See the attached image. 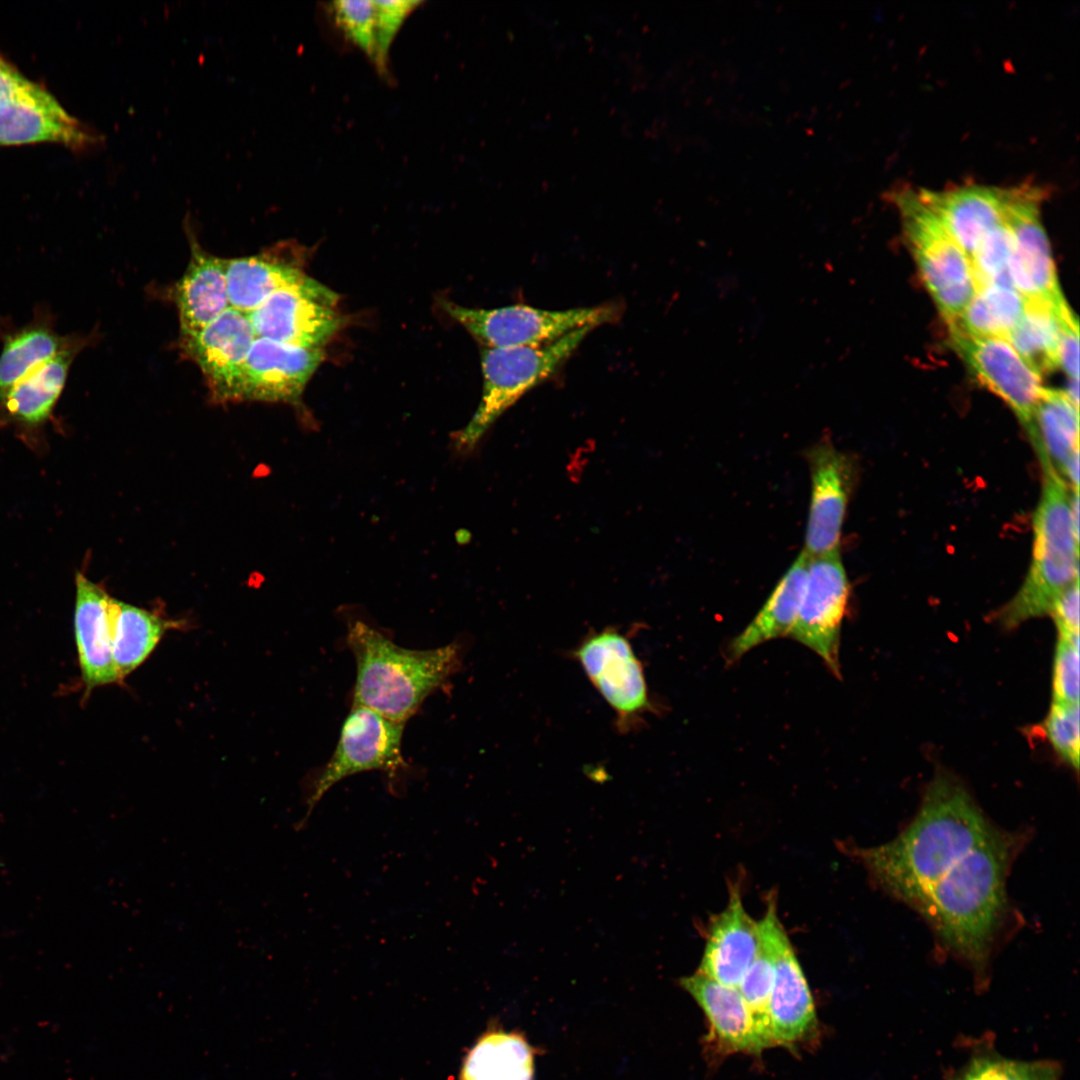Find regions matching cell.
Returning <instances> with one entry per match:
<instances>
[{"mask_svg":"<svg viewBox=\"0 0 1080 1080\" xmlns=\"http://www.w3.org/2000/svg\"><path fill=\"white\" fill-rule=\"evenodd\" d=\"M110 627L114 664L121 681L150 656L165 632L177 623L111 597Z\"/></svg>","mask_w":1080,"mask_h":1080,"instance_id":"obj_27","label":"cell"},{"mask_svg":"<svg viewBox=\"0 0 1080 1080\" xmlns=\"http://www.w3.org/2000/svg\"><path fill=\"white\" fill-rule=\"evenodd\" d=\"M72 340L62 337L48 319L33 320L9 333L0 352V401L22 379L62 351Z\"/></svg>","mask_w":1080,"mask_h":1080,"instance_id":"obj_30","label":"cell"},{"mask_svg":"<svg viewBox=\"0 0 1080 1080\" xmlns=\"http://www.w3.org/2000/svg\"><path fill=\"white\" fill-rule=\"evenodd\" d=\"M738 883L730 886L726 907L708 925L698 972L738 987L759 948L758 922L745 910Z\"/></svg>","mask_w":1080,"mask_h":1080,"instance_id":"obj_19","label":"cell"},{"mask_svg":"<svg viewBox=\"0 0 1080 1080\" xmlns=\"http://www.w3.org/2000/svg\"><path fill=\"white\" fill-rule=\"evenodd\" d=\"M951 344L975 377L1013 410L1029 434L1044 389L1041 376L1007 339L973 337L950 329Z\"/></svg>","mask_w":1080,"mask_h":1080,"instance_id":"obj_14","label":"cell"},{"mask_svg":"<svg viewBox=\"0 0 1080 1080\" xmlns=\"http://www.w3.org/2000/svg\"><path fill=\"white\" fill-rule=\"evenodd\" d=\"M420 1H374L376 11L377 64L385 71L389 50L406 18L421 4Z\"/></svg>","mask_w":1080,"mask_h":1080,"instance_id":"obj_39","label":"cell"},{"mask_svg":"<svg viewBox=\"0 0 1080 1080\" xmlns=\"http://www.w3.org/2000/svg\"><path fill=\"white\" fill-rule=\"evenodd\" d=\"M1079 636L1057 635L1052 666V702L1079 704Z\"/></svg>","mask_w":1080,"mask_h":1080,"instance_id":"obj_38","label":"cell"},{"mask_svg":"<svg viewBox=\"0 0 1080 1080\" xmlns=\"http://www.w3.org/2000/svg\"><path fill=\"white\" fill-rule=\"evenodd\" d=\"M444 310L486 348L537 347L570 332L615 321L614 304L567 310H545L528 305L476 309L444 301Z\"/></svg>","mask_w":1080,"mask_h":1080,"instance_id":"obj_7","label":"cell"},{"mask_svg":"<svg viewBox=\"0 0 1080 1080\" xmlns=\"http://www.w3.org/2000/svg\"><path fill=\"white\" fill-rule=\"evenodd\" d=\"M680 985L704 1011L713 1038L721 1048L734 1052L763 1049L738 988L723 985L698 971L681 978Z\"/></svg>","mask_w":1080,"mask_h":1080,"instance_id":"obj_23","label":"cell"},{"mask_svg":"<svg viewBox=\"0 0 1080 1080\" xmlns=\"http://www.w3.org/2000/svg\"><path fill=\"white\" fill-rule=\"evenodd\" d=\"M808 562L809 557L802 551L778 581L753 620L729 644L730 660H737L766 641L788 636L799 610Z\"/></svg>","mask_w":1080,"mask_h":1080,"instance_id":"obj_24","label":"cell"},{"mask_svg":"<svg viewBox=\"0 0 1080 1080\" xmlns=\"http://www.w3.org/2000/svg\"><path fill=\"white\" fill-rule=\"evenodd\" d=\"M849 593L839 549L809 557L799 610L788 634L815 652L837 678L841 677L840 634Z\"/></svg>","mask_w":1080,"mask_h":1080,"instance_id":"obj_11","label":"cell"},{"mask_svg":"<svg viewBox=\"0 0 1080 1080\" xmlns=\"http://www.w3.org/2000/svg\"><path fill=\"white\" fill-rule=\"evenodd\" d=\"M773 974L771 953L760 940L758 951L737 988L748 1007L763 1049L773 1046L769 1018Z\"/></svg>","mask_w":1080,"mask_h":1080,"instance_id":"obj_33","label":"cell"},{"mask_svg":"<svg viewBox=\"0 0 1080 1080\" xmlns=\"http://www.w3.org/2000/svg\"><path fill=\"white\" fill-rule=\"evenodd\" d=\"M189 263L175 287L181 337L201 331L230 307L226 260L192 239Z\"/></svg>","mask_w":1080,"mask_h":1080,"instance_id":"obj_22","label":"cell"},{"mask_svg":"<svg viewBox=\"0 0 1080 1080\" xmlns=\"http://www.w3.org/2000/svg\"><path fill=\"white\" fill-rule=\"evenodd\" d=\"M84 342L70 343L49 361L17 383L0 401L8 415L27 425L43 423L51 415L69 374L70 367Z\"/></svg>","mask_w":1080,"mask_h":1080,"instance_id":"obj_26","label":"cell"},{"mask_svg":"<svg viewBox=\"0 0 1080 1080\" xmlns=\"http://www.w3.org/2000/svg\"><path fill=\"white\" fill-rule=\"evenodd\" d=\"M32 82L13 63L0 56V103L24 90Z\"/></svg>","mask_w":1080,"mask_h":1080,"instance_id":"obj_42","label":"cell"},{"mask_svg":"<svg viewBox=\"0 0 1080 1080\" xmlns=\"http://www.w3.org/2000/svg\"><path fill=\"white\" fill-rule=\"evenodd\" d=\"M534 1057L517 1033L484 1034L466 1056L461 1080H533Z\"/></svg>","mask_w":1080,"mask_h":1080,"instance_id":"obj_29","label":"cell"},{"mask_svg":"<svg viewBox=\"0 0 1080 1080\" xmlns=\"http://www.w3.org/2000/svg\"><path fill=\"white\" fill-rule=\"evenodd\" d=\"M917 193L969 259L985 235L1005 219L1007 188L967 183Z\"/></svg>","mask_w":1080,"mask_h":1080,"instance_id":"obj_20","label":"cell"},{"mask_svg":"<svg viewBox=\"0 0 1080 1080\" xmlns=\"http://www.w3.org/2000/svg\"><path fill=\"white\" fill-rule=\"evenodd\" d=\"M1040 462L1044 479L1033 518L1031 566L1016 594L995 615L1005 629L1050 615L1060 595L1079 581V530L1071 516V491L1047 458Z\"/></svg>","mask_w":1080,"mask_h":1080,"instance_id":"obj_4","label":"cell"},{"mask_svg":"<svg viewBox=\"0 0 1080 1080\" xmlns=\"http://www.w3.org/2000/svg\"><path fill=\"white\" fill-rule=\"evenodd\" d=\"M256 339L248 314L229 307L201 331L181 337L183 352L200 368L216 402L240 401L243 372Z\"/></svg>","mask_w":1080,"mask_h":1080,"instance_id":"obj_15","label":"cell"},{"mask_svg":"<svg viewBox=\"0 0 1080 1080\" xmlns=\"http://www.w3.org/2000/svg\"><path fill=\"white\" fill-rule=\"evenodd\" d=\"M1024 840L1023 834L997 827L959 859L915 909L945 951L982 981L1007 921L1006 880Z\"/></svg>","mask_w":1080,"mask_h":1080,"instance_id":"obj_2","label":"cell"},{"mask_svg":"<svg viewBox=\"0 0 1080 1080\" xmlns=\"http://www.w3.org/2000/svg\"><path fill=\"white\" fill-rule=\"evenodd\" d=\"M894 201L921 279L949 324L960 316L977 291L970 259L917 190H900Z\"/></svg>","mask_w":1080,"mask_h":1080,"instance_id":"obj_6","label":"cell"},{"mask_svg":"<svg viewBox=\"0 0 1080 1080\" xmlns=\"http://www.w3.org/2000/svg\"><path fill=\"white\" fill-rule=\"evenodd\" d=\"M1025 308V298L1011 284L987 283L977 287L970 303L948 326L973 337L1006 339L1020 322Z\"/></svg>","mask_w":1080,"mask_h":1080,"instance_id":"obj_31","label":"cell"},{"mask_svg":"<svg viewBox=\"0 0 1080 1080\" xmlns=\"http://www.w3.org/2000/svg\"><path fill=\"white\" fill-rule=\"evenodd\" d=\"M1039 454H1044L1060 474L1079 451V412L1065 391L1044 387L1033 413L1028 434Z\"/></svg>","mask_w":1080,"mask_h":1080,"instance_id":"obj_28","label":"cell"},{"mask_svg":"<svg viewBox=\"0 0 1080 1080\" xmlns=\"http://www.w3.org/2000/svg\"><path fill=\"white\" fill-rule=\"evenodd\" d=\"M1068 309L1066 302L1057 306L1026 301L1023 317L1006 338L1040 376L1059 367L1062 318Z\"/></svg>","mask_w":1080,"mask_h":1080,"instance_id":"obj_32","label":"cell"},{"mask_svg":"<svg viewBox=\"0 0 1080 1080\" xmlns=\"http://www.w3.org/2000/svg\"><path fill=\"white\" fill-rule=\"evenodd\" d=\"M1044 192L1031 183L1007 187L1005 218L1012 235L1008 275L1026 301L1058 306L1066 301L1040 221Z\"/></svg>","mask_w":1080,"mask_h":1080,"instance_id":"obj_10","label":"cell"},{"mask_svg":"<svg viewBox=\"0 0 1080 1080\" xmlns=\"http://www.w3.org/2000/svg\"><path fill=\"white\" fill-rule=\"evenodd\" d=\"M74 637L86 694L119 682L110 627V600L105 589L78 572L75 577Z\"/></svg>","mask_w":1080,"mask_h":1080,"instance_id":"obj_21","label":"cell"},{"mask_svg":"<svg viewBox=\"0 0 1080 1080\" xmlns=\"http://www.w3.org/2000/svg\"><path fill=\"white\" fill-rule=\"evenodd\" d=\"M1050 616L1054 620L1057 635L1079 636V581L1060 595Z\"/></svg>","mask_w":1080,"mask_h":1080,"instance_id":"obj_41","label":"cell"},{"mask_svg":"<svg viewBox=\"0 0 1080 1080\" xmlns=\"http://www.w3.org/2000/svg\"><path fill=\"white\" fill-rule=\"evenodd\" d=\"M336 26L369 59L377 64L376 11L374 1H334L329 7Z\"/></svg>","mask_w":1080,"mask_h":1080,"instance_id":"obj_35","label":"cell"},{"mask_svg":"<svg viewBox=\"0 0 1080 1080\" xmlns=\"http://www.w3.org/2000/svg\"><path fill=\"white\" fill-rule=\"evenodd\" d=\"M338 296L318 281L281 289L248 316L256 338L305 348H320L341 326L334 310Z\"/></svg>","mask_w":1080,"mask_h":1080,"instance_id":"obj_12","label":"cell"},{"mask_svg":"<svg viewBox=\"0 0 1080 1080\" xmlns=\"http://www.w3.org/2000/svg\"><path fill=\"white\" fill-rule=\"evenodd\" d=\"M97 140L39 83L0 103V147L54 143L83 150Z\"/></svg>","mask_w":1080,"mask_h":1080,"instance_id":"obj_16","label":"cell"},{"mask_svg":"<svg viewBox=\"0 0 1080 1080\" xmlns=\"http://www.w3.org/2000/svg\"><path fill=\"white\" fill-rule=\"evenodd\" d=\"M346 644L356 662L353 705L406 723L460 665V647H401L361 620L349 622Z\"/></svg>","mask_w":1080,"mask_h":1080,"instance_id":"obj_3","label":"cell"},{"mask_svg":"<svg viewBox=\"0 0 1080 1080\" xmlns=\"http://www.w3.org/2000/svg\"><path fill=\"white\" fill-rule=\"evenodd\" d=\"M1079 704L1052 702L1042 731L1054 752L1070 767L1079 768Z\"/></svg>","mask_w":1080,"mask_h":1080,"instance_id":"obj_36","label":"cell"},{"mask_svg":"<svg viewBox=\"0 0 1080 1080\" xmlns=\"http://www.w3.org/2000/svg\"><path fill=\"white\" fill-rule=\"evenodd\" d=\"M811 491L802 550L809 557L839 549L851 488V465L830 440L807 452Z\"/></svg>","mask_w":1080,"mask_h":1080,"instance_id":"obj_17","label":"cell"},{"mask_svg":"<svg viewBox=\"0 0 1080 1080\" xmlns=\"http://www.w3.org/2000/svg\"><path fill=\"white\" fill-rule=\"evenodd\" d=\"M996 828L960 781L942 773L928 784L918 813L894 839L842 848L877 886L915 910L927 891Z\"/></svg>","mask_w":1080,"mask_h":1080,"instance_id":"obj_1","label":"cell"},{"mask_svg":"<svg viewBox=\"0 0 1080 1080\" xmlns=\"http://www.w3.org/2000/svg\"><path fill=\"white\" fill-rule=\"evenodd\" d=\"M759 937L771 953L774 967L769 1001L773 1045H790L814 1027L813 998L793 946L777 913L774 897L758 922Z\"/></svg>","mask_w":1080,"mask_h":1080,"instance_id":"obj_13","label":"cell"},{"mask_svg":"<svg viewBox=\"0 0 1080 1080\" xmlns=\"http://www.w3.org/2000/svg\"><path fill=\"white\" fill-rule=\"evenodd\" d=\"M404 727L405 723L352 704L333 754L312 782L305 817L335 784L349 776L378 770L395 773L406 767L402 755Z\"/></svg>","mask_w":1080,"mask_h":1080,"instance_id":"obj_9","label":"cell"},{"mask_svg":"<svg viewBox=\"0 0 1080 1080\" xmlns=\"http://www.w3.org/2000/svg\"><path fill=\"white\" fill-rule=\"evenodd\" d=\"M1059 366L1069 380H1079V332L1078 321L1070 308L1062 318L1059 345Z\"/></svg>","mask_w":1080,"mask_h":1080,"instance_id":"obj_40","label":"cell"},{"mask_svg":"<svg viewBox=\"0 0 1080 1080\" xmlns=\"http://www.w3.org/2000/svg\"><path fill=\"white\" fill-rule=\"evenodd\" d=\"M593 329L579 328L552 343L537 347H484L481 352V401L469 423L453 437L456 452H472L501 414L529 390L555 374Z\"/></svg>","mask_w":1080,"mask_h":1080,"instance_id":"obj_5","label":"cell"},{"mask_svg":"<svg viewBox=\"0 0 1080 1080\" xmlns=\"http://www.w3.org/2000/svg\"><path fill=\"white\" fill-rule=\"evenodd\" d=\"M230 307L249 314L275 292L309 277L295 264L272 252L226 260Z\"/></svg>","mask_w":1080,"mask_h":1080,"instance_id":"obj_25","label":"cell"},{"mask_svg":"<svg viewBox=\"0 0 1080 1080\" xmlns=\"http://www.w3.org/2000/svg\"><path fill=\"white\" fill-rule=\"evenodd\" d=\"M571 656L613 710L620 733L639 730L646 715L657 712L642 663L630 639L617 628L590 632Z\"/></svg>","mask_w":1080,"mask_h":1080,"instance_id":"obj_8","label":"cell"},{"mask_svg":"<svg viewBox=\"0 0 1080 1080\" xmlns=\"http://www.w3.org/2000/svg\"><path fill=\"white\" fill-rule=\"evenodd\" d=\"M1060 1068L1051 1061L1023 1062L1001 1057H978L960 1080H1059Z\"/></svg>","mask_w":1080,"mask_h":1080,"instance_id":"obj_37","label":"cell"},{"mask_svg":"<svg viewBox=\"0 0 1080 1080\" xmlns=\"http://www.w3.org/2000/svg\"><path fill=\"white\" fill-rule=\"evenodd\" d=\"M322 359L320 348L256 338L245 362L240 401L299 402Z\"/></svg>","mask_w":1080,"mask_h":1080,"instance_id":"obj_18","label":"cell"},{"mask_svg":"<svg viewBox=\"0 0 1080 1080\" xmlns=\"http://www.w3.org/2000/svg\"><path fill=\"white\" fill-rule=\"evenodd\" d=\"M1011 249L1012 235L1005 218L985 235L970 258L977 287L992 282L1012 285L1008 275Z\"/></svg>","mask_w":1080,"mask_h":1080,"instance_id":"obj_34","label":"cell"}]
</instances>
